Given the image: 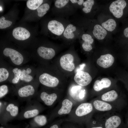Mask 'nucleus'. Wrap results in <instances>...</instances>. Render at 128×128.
<instances>
[{"instance_id":"obj_10","label":"nucleus","mask_w":128,"mask_h":128,"mask_svg":"<svg viewBox=\"0 0 128 128\" xmlns=\"http://www.w3.org/2000/svg\"><path fill=\"white\" fill-rule=\"evenodd\" d=\"M74 79L75 82L79 86L85 87L91 82L92 78L88 73L80 71H78L75 74Z\"/></svg>"},{"instance_id":"obj_15","label":"nucleus","mask_w":128,"mask_h":128,"mask_svg":"<svg viewBox=\"0 0 128 128\" xmlns=\"http://www.w3.org/2000/svg\"><path fill=\"white\" fill-rule=\"evenodd\" d=\"M12 35L16 39L19 40H24L29 38L30 34L29 32L25 28L18 27L13 30Z\"/></svg>"},{"instance_id":"obj_11","label":"nucleus","mask_w":128,"mask_h":128,"mask_svg":"<svg viewBox=\"0 0 128 128\" xmlns=\"http://www.w3.org/2000/svg\"><path fill=\"white\" fill-rule=\"evenodd\" d=\"M78 27L69 23L66 25L63 34L64 38L68 40H72L78 37Z\"/></svg>"},{"instance_id":"obj_2","label":"nucleus","mask_w":128,"mask_h":128,"mask_svg":"<svg viewBox=\"0 0 128 128\" xmlns=\"http://www.w3.org/2000/svg\"><path fill=\"white\" fill-rule=\"evenodd\" d=\"M93 105L91 102L81 103L72 110L70 118L78 120H90L95 112Z\"/></svg>"},{"instance_id":"obj_7","label":"nucleus","mask_w":128,"mask_h":128,"mask_svg":"<svg viewBox=\"0 0 128 128\" xmlns=\"http://www.w3.org/2000/svg\"><path fill=\"white\" fill-rule=\"evenodd\" d=\"M39 79L42 84L51 88L56 87L59 83V81L57 78L47 73H44L41 74L39 77Z\"/></svg>"},{"instance_id":"obj_19","label":"nucleus","mask_w":128,"mask_h":128,"mask_svg":"<svg viewBox=\"0 0 128 128\" xmlns=\"http://www.w3.org/2000/svg\"><path fill=\"white\" fill-rule=\"evenodd\" d=\"M92 33L95 37L99 40L104 39L107 34L106 30L102 26L98 24L94 26Z\"/></svg>"},{"instance_id":"obj_28","label":"nucleus","mask_w":128,"mask_h":128,"mask_svg":"<svg viewBox=\"0 0 128 128\" xmlns=\"http://www.w3.org/2000/svg\"><path fill=\"white\" fill-rule=\"evenodd\" d=\"M13 72L14 74V77L12 80V82L14 84H16L18 82L21 75L22 70L18 68H14Z\"/></svg>"},{"instance_id":"obj_13","label":"nucleus","mask_w":128,"mask_h":128,"mask_svg":"<svg viewBox=\"0 0 128 128\" xmlns=\"http://www.w3.org/2000/svg\"><path fill=\"white\" fill-rule=\"evenodd\" d=\"M114 58L110 54L102 55L97 60L96 62L100 66L104 68L111 66L114 61Z\"/></svg>"},{"instance_id":"obj_21","label":"nucleus","mask_w":128,"mask_h":128,"mask_svg":"<svg viewBox=\"0 0 128 128\" xmlns=\"http://www.w3.org/2000/svg\"><path fill=\"white\" fill-rule=\"evenodd\" d=\"M32 72V69L30 68L23 69L22 70L20 79L26 82L31 81L33 79V77L29 74L31 73Z\"/></svg>"},{"instance_id":"obj_18","label":"nucleus","mask_w":128,"mask_h":128,"mask_svg":"<svg viewBox=\"0 0 128 128\" xmlns=\"http://www.w3.org/2000/svg\"><path fill=\"white\" fill-rule=\"evenodd\" d=\"M81 38L83 41L82 44V48L86 51H89L92 49L91 44L94 42V39L90 34L85 33L83 34Z\"/></svg>"},{"instance_id":"obj_38","label":"nucleus","mask_w":128,"mask_h":128,"mask_svg":"<svg viewBox=\"0 0 128 128\" xmlns=\"http://www.w3.org/2000/svg\"><path fill=\"white\" fill-rule=\"evenodd\" d=\"M90 128H103V127L101 126H99L98 127H91Z\"/></svg>"},{"instance_id":"obj_3","label":"nucleus","mask_w":128,"mask_h":128,"mask_svg":"<svg viewBox=\"0 0 128 128\" xmlns=\"http://www.w3.org/2000/svg\"><path fill=\"white\" fill-rule=\"evenodd\" d=\"M95 98L119 106L123 109L127 106V98L115 90H111L98 96Z\"/></svg>"},{"instance_id":"obj_8","label":"nucleus","mask_w":128,"mask_h":128,"mask_svg":"<svg viewBox=\"0 0 128 128\" xmlns=\"http://www.w3.org/2000/svg\"><path fill=\"white\" fill-rule=\"evenodd\" d=\"M4 55L7 57H9L13 64L16 65L21 64L23 61L22 55L17 51L13 49L6 48L3 51Z\"/></svg>"},{"instance_id":"obj_6","label":"nucleus","mask_w":128,"mask_h":128,"mask_svg":"<svg viewBox=\"0 0 128 128\" xmlns=\"http://www.w3.org/2000/svg\"><path fill=\"white\" fill-rule=\"evenodd\" d=\"M74 60V56L71 54L68 53L63 55L61 57L59 60L60 66L66 71L72 72L75 68Z\"/></svg>"},{"instance_id":"obj_14","label":"nucleus","mask_w":128,"mask_h":128,"mask_svg":"<svg viewBox=\"0 0 128 128\" xmlns=\"http://www.w3.org/2000/svg\"><path fill=\"white\" fill-rule=\"evenodd\" d=\"M39 55L42 58L50 60L53 58L55 54V52L53 48L41 46L37 50Z\"/></svg>"},{"instance_id":"obj_26","label":"nucleus","mask_w":128,"mask_h":128,"mask_svg":"<svg viewBox=\"0 0 128 128\" xmlns=\"http://www.w3.org/2000/svg\"><path fill=\"white\" fill-rule=\"evenodd\" d=\"M70 2V0H56L55 2L54 5L58 9L61 10L68 6Z\"/></svg>"},{"instance_id":"obj_40","label":"nucleus","mask_w":128,"mask_h":128,"mask_svg":"<svg viewBox=\"0 0 128 128\" xmlns=\"http://www.w3.org/2000/svg\"><path fill=\"white\" fill-rule=\"evenodd\" d=\"M1 102H0V106H1Z\"/></svg>"},{"instance_id":"obj_34","label":"nucleus","mask_w":128,"mask_h":128,"mask_svg":"<svg viewBox=\"0 0 128 128\" xmlns=\"http://www.w3.org/2000/svg\"><path fill=\"white\" fill-rule=\"evenodd\" d=\"M70 2L72 4L76 6H81L82 5L84 2L83 0H70Z\"/></svg>"},{"instance_id":"obj_23","label":"nucleus","mask_w":128,"mask_h":128,"mask_svg":"<svg viewBox=\"0 0 128 128\" xmlns=\"http://www.w3.org/2000/svg\"><path fill=\"white\" fill-rule=\"evenodd\" d=\"M43 0H29L27 2V7L29 9L35 10L37 9L43 2Z\"/></svg>"},{"instance_id":"obj_5","label":"nucleus","mask_w":128,"mask_h":128,"mask_svg":"<svg viewBox=\"0 0 128 128\" xmlns=\"http://www.w3.org/2000/svg\"><path fill=\"white\" fill-rule=\"evenodd\" d=\"M126 5V2L125 0H116L111 3L109 7V10L115 17L119 18L122 16L123 10Z\"/></svg>"},{"instance_id":"obj_22","label":"nucleus","mask_w":128,"mask_h":128,"mask_svg":"<svg viewBox=\"0 0 128 128\" xmlns=\"http://www.w3.org/2000/svg\"><path fill=\"white\" fill-rule=\"evenodd\" d=\"M117 24L115 21L112 18L109 19L103 23L101 26L106 30L110 32H112L115 28Z\"/></svg>"},{"instance_id":"obj_17","label":"nucleus","mask_w":128,"mask_h":128,"mask_svg":"<svg viewBox=\"0 0 128 128\" xmlns=\"http://www.w3.org/2000/svg\"><path fill=\"white\" fill-rule=\"evenodd\" d=\"M40 97L41 100L47 106L52 105L58 98L57 94L55 93L50 94L45 92H42L41 93Z\"/></svg>"},{"instance_id":"obj_29","label":"nucleus","mask_w":128,"mask_h":128,"mask_svg":"<svg viewBox=\"0 0 128 128\" xmlns=\"http://www.w3.org/2000/svg\"><path fill=\"white\" fill-rule=\"evenodd\" d=\"M34 120L37 123L41 126L45 125L47 122L46 118L44 115H40L34 118Z\"/></svg>"},{"instance_id":"obj_27","label":"nucleus","mask_w":128,"mask_h":128,"mask_svg":"<svg viewBox=\"0 0 128 128\" xmlns=\"http://www.w3.org/2000/svg\"><path fill=\"white\" fill-rule=\"evenodd\" d=\"M6 110L10 112L12 116H15L18 114V108L17 106H15L13 104H10L7 107Z\"/></svg>"},{"instance_id":"obj_16","label":"nucleus","mask_w":128,"mask_h":128,"mask_svg":"<svg viewBox=\"0 0 128 128\" xmlns=\"http://www.w3.org/2000/svg\"><path fill=\"white\" fill-rule=\"evenodd\" d=\"M73 105V102L69 99L63 100L60 108L58 110V115H62L70 114L72 111Z\"/></svg>"},{"instance_id":"obj_9","label":"nucleus","mask_w":128,"mask_h":128,"mask_svg":"<svg viewBox=\"0 0 128 128\" xmlns=\"http://www.w3.org/2000/svg\"><path fill=\"white\" fill-rule=\"evenodd\" d=\"M66 26H64L60 21L52 20L49 22L47 27L52 33L58 37L63 35Z\"/></svg>"},{"instance_id":"obj_25","label":"nucleus","mask_w":128,"mask_h":128,"mask_svg":"<svg viewBox=\"0 0 128 128\" xmlns=\"http://www.w3.org/2000/svg\"><path fill=\"white\" fill-rule=\"evenodd\" d=\"M50 6L48 4L45 3L41 5L37 9L38 16L40 17L43 16L49 9Z\"/></svg>"},{"instance_id":"obj_4","label":"nucleus","mask_w":128,"mask_h":128,"mask_svg":"<svg viewBox=\"0 0 128 128\" xmlns=\"http://www.w3.org/2000/svg\"><path fill=\"white\" fill-rule=\"evenodd\" d=\"M95 112L103 113L115 111L119 112L123 109L119 106L95 98L90 102Z\"/></svg>"},{"instance_id":"obj_20","label":"nucleus","mask_w":128,"mask_h":128,"mask_svg":"<svg viewBox=\"0 0 128 128\" xmlns=\"http://www.w3.org/2000/svg\"><path fill=\"white\" fill-rule=\"evenodd\" d=\"M18 92L20 97H26L33 95L35 92V90L32 86L29 85L20 88Z\"/></svg>"},{"instance_id":"obj_30","label":"nucleus","mask_w":128,"mask_h":128,"mask_svg":"<svg viewBox=\"0 0 128 128\" xmlns=\"http://www.w3.org/2000/svg\"><path fill=\"white\" fill-rule=\"evenodd\" d=\"M9 72L7 69L4 68L0 69V82L6 80L9 77Z\"/></svg>"},{"instance_id":"obj_35","label":"nucleus","mask_w":128,"mask_h":128,"mask_svg":"<svg viewBox=\"0 0 128 128\" xmlns=\"http://www.w3.org/2000/svg\"><path fill=\"white\" fill-rule=\"evenodd\" d=\"M123 34L127 37H128V27L126 28L124 30Z\"/></svg>"},{"instance_id":"obj_1","label":"nucleus","mask_w":128,"mask_h":128,"mask_svg":"<svg viewBox=\"0 0 128 128\" xmlns=\"http://www.w3.org/2000/svg\"><path fill=\"white\" fill-rule=\"evenodd\" d=\"M94 118L100 121L103 122L105 128H117L122 122V117L118 112L112 111L97 112Z\"/></svg>"},{"instance_id":"obj_24","label":"nucleus","mask_w":128,"mask_h":128,"mask_svg":"<svg viewBox=\"0 0 128 128\" xmlns=\"http://www.w3.org/2000/svg\"><path fill=\"white\" fill-rule=\"evenodd\" d=\"M94 3V1L93 0H87L84 1L82 5L83 11L86 14L90 12Z\"/></svg>"},{"instance_id":"obj_12","label":"nucleus","mask_w":128,"mask_h":128,"mask_svg":"<svg viewBox=\"0 0 128 128\" xmlns=\"http://www.w3.org/2000/svg\"><path fill=\"white\" fill-rule=\"evenodd\" d=\"M112 85V82L109 79L104 78L101 80H97L95 82L93 86L94 91L99 92L103 90L110 87Z\"/></svg>"},{"instance_id":"obj_36","label":"nucleus","mask_w":128,"mask_h":128,"mask_svg":"<svg viewBox=\"0 0 128 128\" xmlns=\"http://www.w3.org/2000/svg\"><path fill=\"white\" fill-rule=\"evenodd\" d=\"M125 118L127 124L128 125V108L126 113Z\"/></svg>"},{"instance_id":"obj_39","label":"nucleus","mask_w":128,"mask_h":128,"mask_svg":"<svg viewBox=\"0 0 128 128\" xmlns=\"http://www.w3.org/2000/svg\"><path fill=\"white\" fill-rule=\"evenodd\" d=\"M0 128H4L2 127H0Z\"/></svg>"},{"instance_id":"obj_32","label":"nucleus","mask_w":128,"mask_h":128,"mask_svg":"<svg viewBox=\"0 0 128 128\" xmlns=\"http://www.w3.org/2000/svg\"><path fill=\"white\" fill-rule=\"evenodd\" d=\"M39 113V111L36 109L28 110L24 113V116L25 118H29L36 116Z\"/></svg>"},{"instance_id":"obj_33","label":"nucleus","mask_w":128,"mask_h":128,"mask_svg":"<svg viewBox=\"0 0 128 128\" xmlns=\"http://www.w3.org/2000/svg\"><path fill=\"white\" fill-rule=\"evenodd\" d=\"M8 91V87L5 85H3L0 87V98L4 96Z\"/></svg>"},{"instance_id":"obj_31","label":"nucleus","mask_w":128,"mask_h":128,"mask_svg":"<svg viewBox=\"0 0 128 128\" xmlns=\"http://www.w3.org/2000/svg\"><path fill=\"white\" fill-rule=\"evenodd\" d=\"M5 17L2 16L0 18V28L4 29L10 26L12 23V22L5 20Z\"/></svg>"},{"instance_id":"obj_37","label":"nucleus","mask_w":128,"mask_h":128,"mask_svg":"<svg viewBox=\"0 0 128 128\" xmlns=\"http://www.w3.org/2000/svg\"><path fill=\"white\" fill-rule=\"evenodd\" d=\"M50 128H59V127L57 124H55L51 126Z\"/></svg>"}]
</instances>
